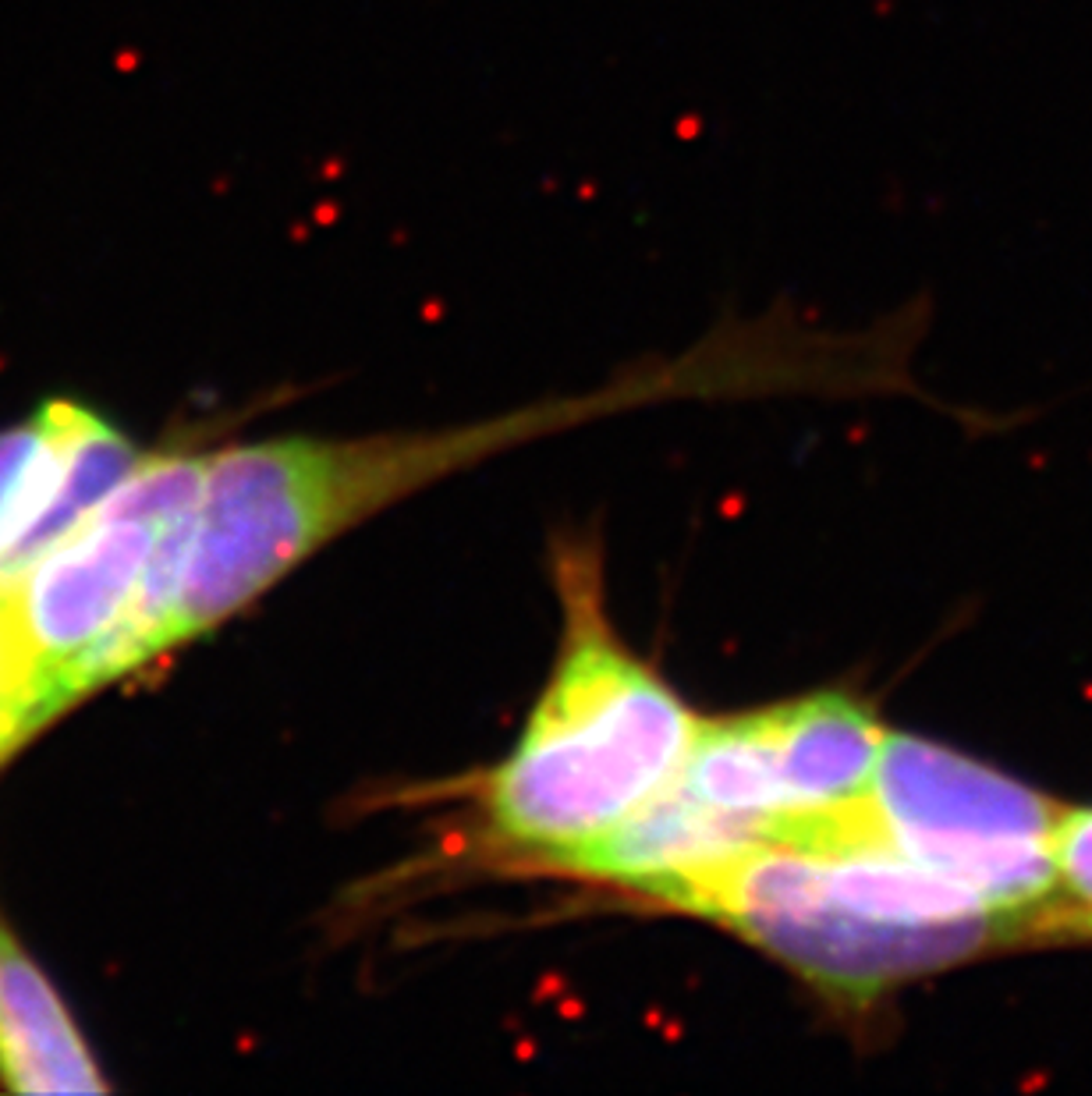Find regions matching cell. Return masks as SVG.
<instances>
[{
    "mask_svg": "<svg viewBox=\"0 0 1092 1096\" xmlns=\"http://www.w3.org/2000/svg\"><path fill=\"white\" fill-rule=\"evenodd\" d=\"M0 1079L15 1093H103L72 1015L0 929Z\"/></svg>",
    "mask_w": 1092,
    "mask_h": 1096,
    "instance_id": "8992f818",
    "label": "cell"
},
{
    "mask_svg": "<svg viewBox=\"0 0 1092 1096\" xmlns=\"http://www.w3.org/2000/svg\"><path fill=\"white\" fill-rule=\"evenodd\" d=\"M139 462L142 454L132 448L129 436H121L100 415L64 402L61 448H57L51 490L36 518L0 547V589L15 586L18 575L43 550H51L67 529H75L90 511L100 508L139 469Z\"/></svg>",
    "mask_w": 1092,
    "mask_h": 1096,
    "instance_id": "52a82bcc",
    "label": "cell"
},
{
    "mask_svg": "<svg viewBox=\"0 0 1092 1096\" xmlns=\"http://www.w3.org/2000/svg\"><path fill=\"white\" fill-rule=\"evenodd\" d=\"M646 901L741 937L841 1012H870L904 983L1036 944L1026 923L873 838L766 841Z\"/></svg>",
    "mask_w": 1092,
    "mask_h": 1096,
    "instance_id": "7a4b0ae2",
    "label": "cell"
},
{
    "mask_svg": "<svg viewBox=\"0 0 1092 1096\" xmlns=\"http://www.w3.org/2000/svg\"><path fill=\"white\" fill-rule=\"evenodd\" d=\"M39 444H43V412H36L33 419L22 426L0 433V532L4 522L12 515L15 493L22 487L28 465H33Z\"/></svg>",
    "mask_w": 1092,
    "mask_h": 1096,
    "instance_id": "30bf717a",
    "label": "cell"
},
{
    "mask_svg": "<svg viewBox=\"0 0 1092 1096\" xmlns=\"http://www.w3.org/2000/svg\"><path fill=\"white\" fill-rule=\"evenodd\" d=\"M202 480V454L142 458L7 586L43 682L46 721L174 646Z\"/></svg>",
    "mask_w": 1092,
    "mask_h": 1096,
    "instance_id": "277c9868",
    "label": "cell"
},
{
    "mask_svg": "<svg viewBox=\"0 0 1092 1096\" xmlns=\"http://www.w3.org/2000/svg\"><path fill=\"white\" fill-rule=\"evenodd\" d=\"M558 593V661L519 745L480 784V823L490 848L561 873L667 788L699 717L613 632L597 554H561Z\"/></svg>",
    "mask_w": 1092,
    "mask_h": 1096,
    "instance_id": "3957f363",
    "label": "cell"
},
{
    "mask_svg": "<svg viewBox=\"0 0 1092 1096\" xmlns=\"http://www.w3.org/2000/svg\"><path fill=\"white\" fill-rule=\"evenodd\" d=\"M1071 940H1092V923H1086V926H1078V929H1075V934H1071Z\"/></svg>",
    "mask_w": 1092,
    "mask_h": 1096,
    "instance_id": "8fae6325",
    "label": "cell"
},
{
    "mask_svg": "<svg viewBox=\"0 0 1092 1096\" xmlns=\"http://www.w3.org/2000/svg\"><path fill=\"white\" fill-rule=\"evenodd\" d=\"M1053 862H1057V901L1042 912V944L1071 940L1078 926L1092 923V806H1065L1053 834Z\"/></svg>",
    "mask_w": 1092,
    "mask_h": 1096,
    "instance_id": "ba28073f",
    "label": "cell"
},
{
    "mask_svg": "<svg viewBox=\"0 0 1092 1096\" xmlns=\"http://www.w3.org/2000/svg\"><path fill=\"white\" fill-rule=\"evenodd\" d=\"M43 717V682L18 628L15 600L0 589V760L28 739Z\"/></svg>",
    "mask_w": 1092,
    "mask_h": 1096,
    "instance_id": "9c48e42d",
    "label": "cell"
},
{
    "mask_svg": "<svg viewBox=\"0 0 1092 1096\" xmlns=\"http://www.w3.org/2000/svg\"><path fill=\"white\" fill-rule=\"evenodd\" d=\"M873 827L897 856L990 908L1039 919L1057 901L1053 834L1065 806L993 766L915 735H886L870 791Z\"/></svg>",
    "mask_w": 1092,
    "mask_h": 1096,
    "instance_id": "5b68a950",
    "label": "cell"
},
{
    "mask_svg": "<svg viewBox=\"0 0 1092 1096\" xmlns=\"http://www.w3.org/2000/svg\"><path fill=\"white\" fill-rule=\"evenodd\" d=\"M738 355H699L678 370H657L603 387L600 394L543 402L496 419L426 433H379L355 441H262L207 458L189 568L174 610V646L210 632L291 575L327 543L358 529L390 504L472 469L496 451L568 430L603 412L631 409L667 394L745 391L753 373ZM756 384H769L756 376Z\"/></svg>",
    "mask_w": 1092,
    "mask_h": 1096,
    "instance_id": "6da1fadb",
    "label": "cell"
}]
</instances>
